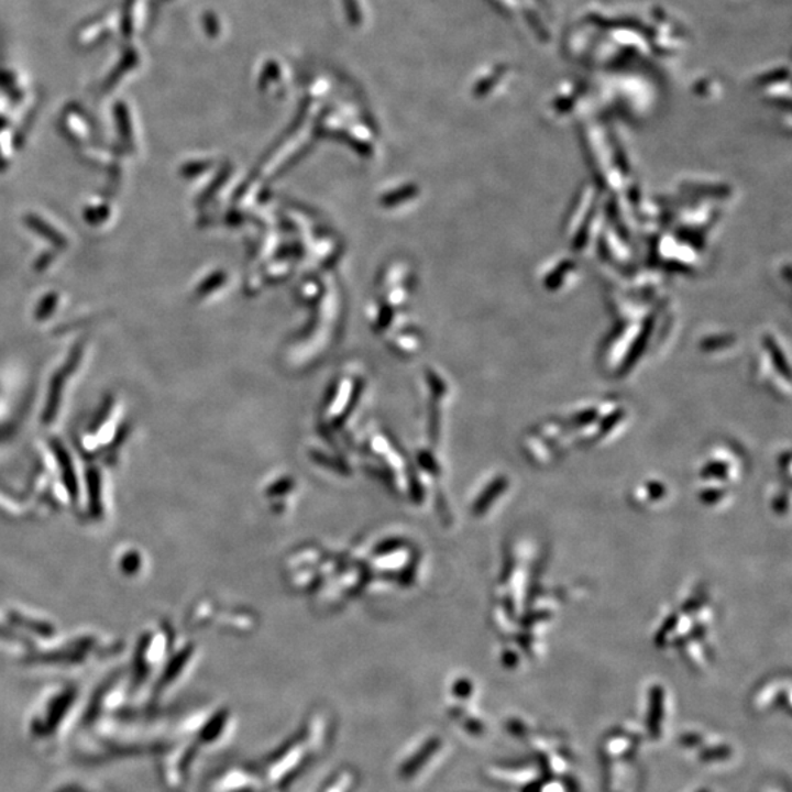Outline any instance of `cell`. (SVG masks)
Instances as JSON below:
<instances>
[{
	"mask_svg": "<svg viewBox=\"0 0 792 792\" xmlns=\"http://www.w3.org/2000/svg\"><path fill=\"white\" fill-rule=\"evenodd\" d=\"M505 486H506L505 479L496 480V482L492 484L491 488H488V492L487 491L484 492V493H486V495H483L482 497H480V501L477 502V509L479 510L486 509L488 504H491V502L493 499H495V497L497 495H501V492L504 491Z\"/></svg>",
	"mask_w": 792,
	"mask_h": 792,
	"instance_id": "obj_2",
	"label": "cell"
},
{
	"mask_svg": "<svg viewBox=\"0 0 792 792\" xmlns=\"http://www.w3.org/2000/svg\"><path fill=\"white\" fill-rule=\"evenodd\" d=\"M729 756H730L729 747L717 746V747L708 748V750L704 751L702 755V760H704V761L724 760V759H728Z\"/></svg>",
	"mask_w": 792,
	"mask_h": 792,
	"instance_id": "obj_3",
	"label": "cell"
},
{
	"mask_svg": "<svg viewBox=\"0 0 792 792\" xmlns=\"http://www.w3.org/2000/svg\"><path fill=\"white\" fill-rule=\"evenodd\" d=\"M664 712V694L660 686L650 691L649 716H647V728L651 737L659 738L660 726H662Z\"/></svg>",
	"mask_w": 792,
	"mask_h": 792,
	"instance_id": "obj_1",
	"label": "cell"
},
{
	"mask_svg": "<svg viewBox=\"0 0 792 792\" xmlns=\"http://www.w3.org/2000/svg\"><path fill=\"white\" fill-rule=\"evenodd\" d=\"M700 792H708V791H706V790H703V791H700Z\"/></svg>",
	"mask_w": 792,
	"mask_h": 792,
	"instance_id": "obj_4",
	"label": "cell"
}]
</instances>
